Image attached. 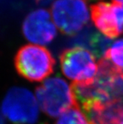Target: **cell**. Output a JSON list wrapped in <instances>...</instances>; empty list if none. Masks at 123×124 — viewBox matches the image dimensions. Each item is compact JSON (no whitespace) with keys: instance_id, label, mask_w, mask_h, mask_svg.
Instances as JSON below:
<instances>
[{"instance_id":"obj_8","label":"cell","mask_w":123,"mask_h":124,"mask_svg":"<svg viewBox=\"0 0 123 124\" xmlns=\"http://www.w3.org/2000/svg\"><path fill=\"white\" fill-rule=\"evenodd\" d=\"M22 32L30 42L47 45L57 36V28L51 15L44 9H39L29 14L22 24Z\"/></svg>"},{"instance_id":"obj_3","label":"cell","mask_w":123,"mask_h":124,"mask_svg":"<svg viewBox=\"0 0 123 124\" xmlns=\"http://www.w3.org/2000/svg\"><path fill=\"white\" fill-rule=\"evenodd\" d=\"M36 95L41 109L57 117L68 109L78 107L71 86L60 77H51L37 87Z\"/></svg>"},{"instance_id":"obj_5","label":"cell","mask_w":123,"mask_h":124,"mask_svg":"<svg viewBox=\"0 0 123 124\" xmlns=\"http://www.w3.org/2000/svg\"><path fill=\"white\" fill-rule=\"evenodd\" d=\"M51 16L61 32L74 35L88 22L86 0H56L51 6Z\"/></svg>"},{"instance_id":"obj_11","label":"cell","mask_w":123,"mask_h":124,"mask_svg":"<svg viewBox=\"0 0 123 124\" xmlns=\"http://www.w3.org/2000/svg\"><path fill=\"white\" fill-rule=\"evenodd\" d=\"M0 124H5V122H4V119L1 115V113H0Z\"/></svg>"},{"instance_id":"obj_1","label":"cell","mask_w":123,"mask_h":124,"mask_svg":"<svg viewBox=\"0 0 123 124\" xmlns=\"http://www.w3.org/2000/svg\"><path fill=\"white\" fill-rule=\"evenodd\" d=\"M71 88L78 107L91 124H120L123 122V71L102 57L94 80L73 83Z\"/></svg>"},{"instance_id":"obj_2","label":"cell","mask_w":123,"mask_h":124,"mask_svg":"<svg viewBox=\"0 0 123 124\" xmlns=\"http://www.w3.org/2000/svg\"><path fill=\"white\" fill-rule=\"evenodd\" d=\"M14 63L20 76L30 82H41L53 72L55 60L46 48L26 45L17 51Z\"/></svg>"},{"instance_id":"obj_4","label":"cell","mask_w":123,"mask_h":124,"mask_svg":"<svg viewBox=\"0 0 123 124\" xmlns=\"http://www.w3.org/2000/svg\"><path fill=\"white\" fill-rule=\"evenodd\" d=\"M59 60L62 73L73 83H90L98 71L94 55L81 46L65 49L59 56Z\"/></svg>"},{"instance_id":"obj_9","label":"cell","mask_w":123,"mask_h":124,"mask_svg":"<svg viewBox=\"0 0 123 124\" xmlns=\"http://www.w3.org/2000/svg\"><path fill=\"white\" fill-rule=\"evenodd\" d=\"M103 58L123 71V39L114 42L105 51Z\"/></svg>"},{"instance_id":"obj_13","label":"cell","mask_w":123,"mask_h":124,"mask_svg":"<svg viewBox=\"0 0 123 124\" xmlns=\"http://www.w3.org/2000/svg\"><path fill=\"white\" fill-rule=\"evenodd\" d=\"M121 124H123V122H122V123H121Z\"/></svg>"},{"instance_id":"obj_10","label":"cell","mask_w":123,"mask_h":124,"mask_svg":"<svg viewBox=\"0 0 123 124\" xmlns=\"http://www.w3.org/2000/svg\"><path fill=\"white\" fill-rule=\"evenodd\" d=\"M56 124H91L79 107H73L60 116Z\"/></svg>"},{"instance_id":"obj_12","label":"cell","mask_w":123,"mask_h":124,"mask_svg":"<svg viewBox=\"0 0 123 124\" xmlns=\"http://www.w3.org/2000/svg\"><path fill=\"white\" fill-rule=\"evenodd\" d=\"M115 1H118V2H123V0H115Z\"/></svg>"},{"instance_id":"obj_6","label":"cell","mask_w":123,"mask_h":124,"mask_svg":"<svg viewBox=\"0 0 123 124\" xmlns=\"http://www.w3.org/2000/svg\"><path fill=\"white\" fill-rule=\"evenodd\" d=\"M2 112L16 124H33L39 117V109L33 94L24 88H12L2 103Z\"/></svg>"},{"instance_id":"obj_7","label":"cell","mask_w":123,"mask_h":124,"mask_svg":"<svg viewBox=\"0 0 123 124\" xmlns=\"http://www.w3.org/2000/svg\"><path fill=\"white\" fill-rule=\"evenodd\" d=\"M91 19L96 28L108 39L123 33V2H99L91 5Z\"/></svg>"}]
</instances>
